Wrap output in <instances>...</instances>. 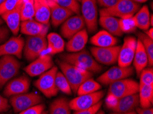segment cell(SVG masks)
Returning a JSON list of instances; mask_svg holds the SVG:
<instances>
[{"label":"cell","mask_w":153,"mask_h":114,"mask_svg":"<svg viewBox=\"0 0 153 114\" xmlns=\"http://www.w3.org/2000/svg\"><path fill=\"white\" fill-rule=\"evenodd\" d=\"M97 1L104 8H107L114 6L117 0H97Z\"/></svg>","instance_id":"cell-44"},{"label":"cell","mask_w":153,"mask_h":114,"mask_svg":"<svg viewBox=\"0 0 153 114\" xmlns=\"http://www.w3.org/2000/svg\"><path fill=\"white\" fill-rule=\"evenodd\" d=\"M9 108H10V105H9L8 100L0 94V113L8 111Z\"/></svg>","instance_id":"cell-43"},{"label":"cell","mask_w":153,"mask_h":114,"mask_svg":"<svg viewBox=\"0 0 153 114\" xmlns=\"http://www.w3.org/2000/svg\"><path fill=\"white\" fill-rule=\"evenodd\" d=\"M5 1H6V0H0V4H1L2 3H3V2H4Z\"/></svg>","instance_id":"cell-52"},{"label":"cell","mask_w":153,"mask_h":114,"mask_svg":"<svg viewBox=\"0 0 153 114\" xmlns=\"http://www.w3.org/2000/svg\"><path fill=\"white\" fill-rule=\"evenodd\" d=\"M9 35H10V30L8 27L4 25L0 26V45L8 40Z\"/></svg>","instance_id":"cell-41"},{"label":"cell","mask_w":153,"mask_h":114,"mask_svg":"<svg viewBox=\"0 0 153 114\" xmlns=\"http://www.w3.org/2000/svg\"><path fill=\"white\" fill-rule=\"evenodd\" d=\"M50 9V18L54 27H58L63 23L68 18L74 15V13L68 8L59 6L52 0H48Z\"/></svg>","instance_id":"cell-18"},{"label":"cell","mask_w":153,"mask_h":114,"mask_svg":"<svg viewBox=\"0 0 153 114\" xmlns=\"http://www.w3.org/2000/svg\"><path fill=\"white\" fill-rule=\"evenodd\" d=\"M112 114H137V113L135 111H131V112H128V113H113Z\"/></svg>","instance_id":"cell-47"},{"label":"cell","mask_w":153,"mask_h":114,"mask_svg":"<svg viewBox=\"0 0 153 114\" xmlns=\"http://www.w3.org/2000/svg\"><path fill=\"white\" fill-rule=\"evenodd\" d=\"M146 34L150 38H151L153 40V29H152V28H150V29L149 28L148 30H146Z\"/></svg>","instance_id":"cell-46"},{"label":"cell","mask_w":153,"mask_h":114,"mask_svg":"<svg viewBox=\"0 0 153 114\" xmlns=\"http://www.w3.org/2000/svg\"><path fill=\"white\" fill-rule=\"evenodd\" d=\"M140 82L139 84L153 86V70L152 68H144L140 74Z\"/></svg>","instance_id":"cell-37"},{"label":"cell","mask_w":153,"mask_h":114,"mask_svg":"<svg viewBox=\"0 0 153 114\" xmlns=\"http://www.w3.org/2000/svg\"><path fill=\"white\" fill-rule=\"evenodd\" d=\"M57 73L58 68L53 66L49 71L41 74L38 79L34 82L35 87L46 97L55 96L59 93V90L56 85V76Z\"/></svg>","instance_id":"cell-5"},{"label":"cell","mask_w":153,"mask_h":114,"mask_svg":"<svg viewBox=\"0 0 153 114\" xmlns=\"http://www.w3.org/2000/svg\"><path fill=\"white\" fill-rule=\"evenodd\" d=\"M24 0H6L0 4V16L10 12L23 4Z\"/></svg>","instance_id":"cell-35"},{"label":"cell","mask_w":153,"mask_h":114,"mask_svg":"<svg viewBox=\"0 0 153 114\" xmlns=\"http://www.w3.org/2000/svg\"><path fill=\"white\" fill-rule=\"evenodd\" d=\"M96 114H104V113L103 111H102V110L100 111V110H99V111H98V112H97Z\"/></svg>","instance_id":"cell-50"},{"label":"cell","mask_w":153,"mask_h":114,"mask_svg":"<svg viewBox=\"0 0 153 114\" xmlns=\"http://www.w3.org/2000/svg\"><path fill=\"white\" fill-rule=\"evenodd\" d=\"M44 109H45V105L43 104H39L21 111L19 114H41L44 111Z\"/></svg>","instance_id":"cell-40"},{"label":"cell","mask_w":153,"mask_h":114,"mask_svg":"<svg viewBox=\"0 0 153 114\" xmlns=\"http://www.w3.org/2000/svg\"><path fill=\"white\" fill-rule=\"evenodd\" d=\"M135 112L137 114H153V109L152 107L141 108L137 107Z\"/></svg>","instance_id":"cell-45"},{"label":"cell","mask_w":153,"mask_h":114,"mask_svg":"<svg viewBox=\"0 0 153 114\" xmlns=\"http://www.w3.org/2000/svg\"><path fill=\"white\" fill-rule=\"evenodd\" d=\"M101 88L102 86L98 82L94 81L91 78H89L87 80L84 81V82L80 85L76 94H77L78 96L91 94V93H94L99 91Z\"/></svg>","instance_id":"cell-31"},{"label":"cell","mask_w":153,"mask_h":114,"mask_svg":"<svg viewBox=\"0 0 153 114\" xmlns=\"http://www.w3.org/2000/svg\"><path fill=\"white\" fill-rule=\"evenodd\" d=\"M43 101L42 97L34 92L24 93L10 96V104L16 113H20L36 104H40Z\"/></svg>","instance_id":"cell-8"},{"label":"cell","mask_w":153,"mask_h":114,"mask_svg":"<svg viewBox=\"0 0 153 114\" xmlns=\"http://www.w3.org/2000/svg\"><path fill=\"white\" fill-rule=\"evenodd\" d=\"M57 62L61 70L62 73L64 74L70 85L71 91L75 94L77 92L80 85L88 79L91 78L93 76V73L91 72L78 68L77 66L62 60H58Z\"/></svg>","instance_id":"cell-2"},{"label":"cell","mask_w":153,"mask_h":114,"mask_svg":"<svg viewBox=\"0 0 153 114\" xmlns=\"http://www.w3.org/2000/svg\"><path fill=\"white\" fill-rule=\"evenodd\" d=\"M120 24L123 33H131L137 28L133 17L125 19L120 18Z\"/></svg>","instance_id":"cell-38"},{"label":"cell","mask_w":153,"mask_h":114,"mask_svg":"<svg viewBox=\"0 0 153 114\" xmlns=\"http://www.w3.org/2000/svg\"><path fill=\"white\" fill-rule=\"evenodd\" d=\"M54 66L52 57L49 54H42L25 67L24 71L30 76H40Z\"/></svg>","instance_id":"cell-13"},{"label":"cell","mask_w":153,"mask_h":114,"mask_svg":"<svg viewBox=\"0 0 153 114\" xmlns=\"http://www.w3.org/2000/svg\"><path fill=\"white\" fill-rule=\"evenodd\" d=\"M3 23H4L3 20H2V18H0V26H1V25H3Z\"/></svg>","instance_id":"cell-51"},{"label":"cell","mask_w":153,"mask_h":114,"mask_svg":"<svg viewBox=\"0 0 153 114\" xmlns=\"http://www.w3.org/2000/svg\"><path fill=\"white\" fill-rule=\"evenodd\" d=\"M102 105V101H100L99 103L96 104L91 107L82 109V110L75 111L74 114H96L97 112L100 109Z\"/></svg>","instance_id":"cell-39"},{"label":"cell","mask_w":153,"mask_h":114,"mask_svg":"<svg viewBox=\"0 0 153 114\" xmlns=\"http://www.w3.org/2000/svg\"><path fill=\"white\" fill-rule=\"evenodd\" d=\"M34 0H24L22 6L21 7V21H25L33 19L34 18Z\"/></svg>","instance_id":"cell-33"},{"label":"cell","mask_w":153,"mask_h":114,"mask_svg":"<svg viewBox=\"0 0 153 114\" xmlns=\"http://www.w3.org/2000/svg\"><path fill=\"white\" fill-rule=\"evenodd\" d=\"M150 26H152L153 25V16H152V15H150Z\"/></svg>","instance_id":"cell-49"},{"label":"cell","mask_w":153,"mask_h":114,"mask_svg":"<svg viewBox=\"0 0 153 114\" xmlns=\"http://www.w3.org/2000/svg\"><path fill=\"white\" fill-rule=\"evenodd\" d=\"M139 100L141 108L151 107L153 101V86L139 84Z\"/></svg>","instance_id":"cell-29"},{"label":"cell","mask_w":153,"mask_h":114,"mask_svg":"<svg viewBox=\"0 0 153 114\" xmlns=\"http://www.w3.org/2000/svg\"><path fill=\"white\" fill-rule=\"evenodd\" d=\"M137 28L146 31L150 27V14L147 6L141 7L133 17Z\"/></svg>","instance_id":"cell-28"},{"label":"cell","mask_w":153,"mask_h":114,"mask_svg":"<svg viewBox=\"0 0 153 114\" xmlns=\"http://www.w3.org/2000/svg\"><path fill=\"white\" fill-rule=\"evenodd\" d=\"M82 17L89 32L93 33L98 28V9L97 0H81Z\"/></svg>","instance_id":"cell-10"},{"label":"cell","mask_w":153,"mask_h":114,"mask_svg":"<svg viewBox=\"0 0 153 114\" xmlns=\"http://www.w3.org/2000/svg\"><path fill=\"white\" fill-rule=\"evenodd\" d=\"M20 68L21 63L14 56L1 57L0 59V89L17 75Z\"/></svg>","instance_id":"cell-6"},{"label":"cell","mask_w":153,"mask_h":114,"mask_svg":"<svg viewBox=\"0 0 153 114\" xmlns=\"http://www.w3.org/2000/svg\"><path fill=\"white\" fill-rule=\"evenodd\" d=\"M85 23L81 15L71 16L62 24L61 33L64 38L70 39L78 32L85 29Z\"/></svg>","instance_id":"cell-17"},{"label":"cell","mask_w":153,"mask_h":114,"mask_svg":"<svg viewBox=\"0 0 153 114\" xmlns=\"http://www.w3.org/2000/svg\"><path fill=\"white\" fill-rule=\"evenodd\" d=\"M48 54L50 55L63 52L65 47V42L62 37L56 33L49 34L47 36Z\"/></svg>","instance_id":"cell-27"},{"label":"cell","mask_w":153,"mask_h":114,"mask_svg":"<svg viewBox=\"0 0 153 114\" xmlns=\"http://www.w3.org/2000/svg\"><path fill=\"white\" fill-rule=\"evenodd\" d=\"M133 73L134 69L133 67L114 66L101 74L98 78V81L99 83L104 85H111L117 81L129 77L130 76L133 75Z\"/></svg>","instance_id":"cell-11"},{"label":"cell","mask_w":153,"mask_h":114,"mask_svg":"<svg viewBox=\"0 0 153 114\" xmlns=\"http://www.w3.org/2000/svg\"><path fill=\"white\" fill-rule=\"evenodd\" d=\"M76 1H81V0H76Z\"/></svg>","instance_id":"cell-54"},{"label":"cell","mask_w":153,"mask_h":114,"mask_svg":"<svg viewBox=\"0 0 153 114\" xmlns=\"http://www.w3.org/2000/svg\"><path fill=\"white\" fill-rule=\"evenodd\" d=\"M139 92V83L131 79H124L109 85L108 94L117 99L137 94Z\"/></svg>","instance_id":"cell-7"},{"label":"cell","mask_w":153,"mask_h":114,"mask_svg":"<svg viewBox=\"0 0 153 114\" xmlns=\"http://www.w3.org/2000/svg\"><path fill=\"white\" fill-rule=\"evenodd\" d=\"M25 41L21 36H14L0 45V57L12 55L22 58Z\"/></svg>","instance_id":"cell-15"},{"label":"cell","mask_w":153,"mask_h":114,"mask_svg":"<svg viewBox=\"0 0 153 114\" xmlns=\"http://www.w3.org/2000/svg\"><path fill=\"white\" fill-rule=\"evenodd\" d=\"M140 4L133 0H117L114 6L102 8L100 11V16H111L121 19L128 18L135 15L140 9Z\"/></svg>","instance_id":"cell-3"},{"label":"cell","mask_w":153,"mask_h":114,"mask_svg":"<svg viewBox=\"0 0 153 114\" xmlns=\"http://www.w3.org/2000/svg\"><path fill=\"white\" fill-rule=\"evenodd\" d=\"M41 114H48V113L47 112V111H43V112Z\"/></svg>","instance_id":"cell-53"},{"label":"cell","mask_w":153,"mask_h":114,"mask_svg":"<svg viewBox=\"0 0 153 114\" xmlns=\"http://www.w3.org/2000/svg\"><path fill=\"white\" fill-rule=\"evenodd\" d=\"M139 39L143 46L148 57V65L152 66L153 64V40L150 38L146 34L138 33Z\"/></svg>","instance_id":"cell-32"},{"label":"cell","mask_w":153,"mask_h":114,"mask_svg":"<svg viewBox=\"0 0 153 114\" xmlns=\"http://www.w3.org/2000/svg\"><path fill=\"white\" fill-rule=\"evenodd\" d=\"M139 104V94L137 93L118 99L116 106L112 109V111L114 113H128L137 107Z\"/></svg>","instance_id":"cell-20"},{"label":"cell","mask_w":153,"mask_h":114,"mask_svg":"<svg viewBox=\"0 0 153 114\" xmlns=\"http://www.w3.org/2000/svg\"><path fill=\"white\" fill-rule=\"evenodd\" d=\"M56 85L59 91H61L64 94L70 95L72 92L68 81L61 72L58 71L56 76Z\"/></svg>","instance_id":"cell-34"},{"label":"cell","mask_w":153,"mask_h":114,"mask_svg":"<svg viewBox=\"0 0 153 114\" xmlns=\"http://www.w3.org/2000/svg\"><path fill=\"white\" fill-rule=\"evenodd\" d=\"M90 42L93 45L97 47H108L116 45L118 40L108 32L102 30L92 36Z\"/></svg>","instance_id":"cell-25"},{"label":"cell","mask_w":153,"mask_h":114,"mask_svg":"<svg viewBox=\"0 0 153 114\" xmlns=\"http://www.w3.org/2000/svg\"><path fill=\"white\" fill-rule=\"evenodd\" d=\"M137 46V39L133 36H127L120 47L117 63L120 67H128L133 61Z\"/></svg>","instance_id":"cell-12"},{"label":"cell","mask_w":153,"mask_h":114,"mask_svg":"<svg viewBox=\"0 0 153 114\" xmlns=\"http://www.w3.org/2000/svg\"><path fill=\"white\" fill-rule=\"evenodd\" d=\"M121 46H113L108 47H97L92 46L90 49L92 56L96 61L107 66L113 65L117 62L118 55Z\"/></svg>","instance_id":"cell-9"},{"label":"cell","mask_w":153,"mask_h":114,"mask_svg":"<svg viewBox=\"0 0 153 114\" xmlns=\"http://www.w3.org/2000/svg\"><path fill=\"white\" fill-rule=\"evenodd\" d=\"M133 1H134L135 2H136V3H144V2H146V1H148V0H133Z\"/></svg>","instance_id":"cell-48"},{"label":"cell","mask_w":153,"mask_h":114,"mask_svg":"<svg viewBox=\"0 0 153 114\" xmlns=\"http://www.w3.org/2000/svg\"><path fill=\"white\" fill-rule=\"evenodd\" d=\"M47 36H27L23 53L25 59L32 62L47 51Z\"/></svg>","instance_id":"cell-4"},{"label":"cell","mask_w":153,"mask_h":114,"mask_svg":"<svg viewBox=\"0 0 153 114\" xmlns=\"http://www.w3.org/2000/svg\"><path fill=\"white\" fill-rule=\"evenodd\" d=\"M48 29V25H44L34 18L22 21L20 25L21 32L27 36H47Z\"/></svg>","instance_id":"cell-19"},{"label":"cell","mask_w":153,"mask_h":114,"mask_svg":"<svg viewBox=\"0 0 153 114\" xmlns=\"http://www.w3.org/2000/svg\"><path fill=\"white\" fill-rule=\"evenodd\" d=\"M60 57L62 61L91 72L92 73H98L102 68L101 65L96 61L92 55L86 50H82L76 53H64Z\"/></svg>","instance_id":"cell-1"},{"label":"cell","mask_w":153,"mask_h":114,"mask_svg":"<svg viewBox=\"0 0 153 114\" xmlns=\"http://www.w3.org/2000/svg\"><path fill=\"white\" fill-rule=\"evenodd\" d=\"M69 102L65 98L56 99L50 104L48 114H71Z\"/></svg>","instance_id":"cell-30"},{"label":"cell","mask_w":153,"mask_h":114,"mask_svg":"<svg viewBox=\"0 0 153 114\" xmlns=\"http://www.w3.org/2000/svg\"><path fill=\"white\" fill-rule=\"evenodd\" d=\"M88 42V32L83 29L69 39L66 44V50L69 53H76L83 50Z\"/></svg>","instance_id":"cell-21"},{"label":"cell","mask_w":153,"mask_h":114,"mask_svg":"<svg viewBox=\"0 0 153 114\" xmlns=\"http://www.w3.org/2000/svg\"><path fill=\"white\" fill-rule=\"evenodd\" d=\"M117 101H118V99L117 98H115L113 96H111V95L108 94L105 99V104H106V107L112 110V109L116 106Z\"/></svg>","instance_id":"cell-42"},{"label":"cell","mask_w":153,"mask_h":114,"mask_svg":"<svg viewBox=\"0 0 153 114\" xmlns=\"http://www.w3.org/2000/svg\"><path fill=\"white\" fill-rule=\"evenodd\" d=\"M22 4L19 6H18L17 8L8 13H6L4 15H2L1 17L2 20H4L6 22L7 25V27L12 33L17 36L20 30L21 25V7Z\"/></svg>","instance_id":"cell-22"},{"label":"cell","mask_w":153,"mask_h":114,"mask_svg":"<svg viewBox=\"0 0 153 114\" xmlns=\"http://www.w3.org/2000/svg\"><path fill=\"white\" fill-rule=\"evenodd\" d=\"M34 5L35 20L44 25H49L50 9L48 0H34Z\"/></svg>","instance_id":"cell-23"},{"label":"cell","mask_w":153,"mask_h":114,"mask_svg":"<svg viewBox=\"0 0 153 114\" xmlns=\"http://www.w3.org/2000/svg\"><path fill=\"white\" fill-rule=\"evenodd\" d=\"M104 96V92L102 90L91 94L80 95L69 102V107L74 111H79L90 108L99 103Z\"/></svg>","instance_id":"cell-14"},{"label":"cell","mask_w":153,"mask_h":114,"mask_svg":"<svg viewBox=\"0 0 153 114\" xmlns=\"http://www.w3.org/2000/svg\"><path fill=\"white\" fill-rule=\"evenodd\" d=\"M30 81L27 76H21L9 81L4 90V94L8 97L28 92Z\"/></svg>","instance_id":"cell-16"},{"label":"cell","mask_w":153,"mask_h":114,"mask_svg":"<svg viewBox=\"0 0 153 114\" xmlns=\"http://www.w3.org/2000/svg\"><path fill=\"white\" fill-rule=\"evenodd\" d=\"M55 3L64 8H68L73 12L74 13L79 14L80 11V6L76 0H52Z\"/></svg>","instance_id":"cell-36"},{"label":"cell","mask_w":153,"mask_h":114,"mask_svg":"<svg viewBox=\"0 0 153 114\" xmlns=\"http://www.w3.org/2000/svg\"><path fill=\"white\" fill-rule=\"evenodd\" d=\"M99 23L105 31L113 36H121L124 34L120 27V18L111 16H100Z\"/></svg>","instance_id":"cell-24"},{"label":"cell","mask_w":153,"mask_h":114,"mask_svg":"<svg viewBox=\"0 0 153 114\" xmlns=\"http://www.w3.org/2000/svg\"><path fill=\"white\" fill-rule=\"evenodd\" d=\"M133 62L134 68H135L136 73L138 75H140L141 72L148 65V57L146 53L143 46L140 40H137L136 50Z\"/></svg>","instance_id":"cell-26"}]
</instances>
